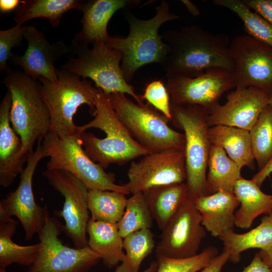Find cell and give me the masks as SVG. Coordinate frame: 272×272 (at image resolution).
Returning <instances> with one entry per match:
<instances>
[{
    "mask_svg": "<svg viewBox=\"0 0 272 272\" xmlns=\"http://www.w3.org/2000/svg\"><path fill=\"white\" fill-rule=\"evenodd\" d=\"M162 36L168 46L161 64L166 75L193 78L213 69L233 71L230 41L225 33L214 34L192 25L167 30Z\"/></svg>",
    "mask_w": 272,
    "mask_h": 272,
    "instance_id": "1",
    "label": "cell"
},
{
    "mask_svg": "<svg viewBox=\"0 0 272 272\" xmlns=\"http://www.w3.org/2000/svg\"><path fill=\"white\" fill-rule=\"evenodd\" d=\"M95 107L93 119L78 128L84 151L94 162L105 169L149 154L131 137L100 89Z\"/></svg>",
    "mask_w": 272,
    "mask_h": 272,
    "instance_id": "2",
    "label": "cell"
},
{
    "mask_svg": "<svg viewBox=\"0 0 272 272\" xmlns=\"http://www.w3.org/2000/svg\"><path fill=\"white\" fill-rule=\"evenodd\" d=\"M126 18L129 26L128 35L125 37L110 36L105 44L122 54L121 67L128 82L142 66L152 63H162L168 46L159 34V29L164 23L179 17L170 11L167 1H162L151 19L142 20L129 13Z\"/></svg>",
    "mask_w": 272,
    "mask_h": 272,
    "instance_id": "3",
    "label": "cell"
},
{
    "mask_svg": "<svg viewBox=\"0 0 272 272\" xmlns=\"http://www.w3.org/2000/svg\"><path fill=\"white\" fill-rule=\"evenodd\" d=\"M57 79L51 81L38 79L39 89L49 111V132L59 137L79 134V126L73 117L82 105L86 104L93 115L99 89L91 83L67 71L57 69Z\"/></svg>",
    "mask_w": 272,
    "mask_h": 272,
    "instance_id": "4",
    "label": "cell"
},
{
    "mask_svg": "<svg viewBox=\"0 0 272 272\" xmlns=\"http://www.w3.org/2000/svg\"><path fill=\"white\" fill-rule=\"evenodd\" d=\"M3 84L11 95L10 120L23 144L22 154L28 157L36 141H42L49 131L48 109L41 95L38 81L23 71L6 73Z\"/></svg>",
    "mask_w": 272,
    "mask_h": 272,
    "instance_id": "5",
    "label": "cell"
},
{
    "mask_svg": "<svg viewBox=\"0 0 272 272\" xmlns=\"http://www.w3.org/2000/svg\"><path fill=\"white\" fill-rule=\"evenodd\" d=\"M173 125L184 131L187 198H196L210 194L207 171L211 143L209 140V112L198 106L171 104Z\"/></svg>",
    "mask_w": 272,
    "mask_h": 272,
    "instance_id": "6",
    "label": "cell"
},
{
    "mask_svg": "<svg viewBox=\"0 0 272 272\" xmlns=\"http://www.w3.org/2000/svg\"><path fill=\"white\" fill-rule=\"evenodd\" d=\"M107 96L119 119L149 154L173 148L184 149V133L171 128L169 119L151 105L135 103L122 93Z\"/></svg>",
    "mask_w": 272,
    "mask_h": 272,
    "instance_id": "7",
    "label": "cell"
},
{
    "mask_svg": "<svg viewBox=\"0 0 272 272\" xmlns=\"http://www.w3.org/2000/svg\"><path fill=\"white\" fill-rule=\"evenodd\" d=\"M80 133L59 137L48 132L42 141L45 157H49L46 169L69 172L78 178L88 190L114 191L125 195L130 193L125 185L115 183V175L106 172L86 153Z\"/></svg>",
    "mask_w": 272,
    "mask_h": 272,
    "instance_id": "8",
    "label": "cell"
},
{
    "mask_svg": "<svg viewBox=\"0 0 272 272\" xmlns=\"http://www.w3.org/2000/svg\"><path fill=\"white\" fill-rule=\"evenodd\" d=\"M76 55L63 64L61 69L83 79H91L95 87L109 95L113 93L127 94L139 104L144 103L142 95L137 94L133 86L125 79L121 67L122 54L105 43L88 45L73 42Z\"/></svg>",
    "mask_w": 272,
    "mask_h": 272,
    "instance_id": "9",
    "label": "cell"
},
{
    "mask_svg": "<svg viewBox=\"0 0 272 272\" xmlns=\"http://www.w3.org/2000/svg\"><path fill=\"white\" fill-rule=\"evenodd\" d=\"M63 226L50 215L37 234L41 248L27 272H88L100 259L88 246L70 247L58 238Z\"/></svg>",
    "mask_w": 272,
    "mask_h": 272,
    "instance_id": "10",
    "label": "cell"
},
{
    "mask_svg": "<svg viewBox=\"0 0 272 272\" xmlns=\"http://www.w3.org/2000/svg\"><path fill=\"white\" fill-rule=\"evenodd\" d=\"M165 85L171 104L198 106L209 113L219 103L227 91L236 88L233 72L223 69L209 70L190 78L179 75H166Z\"/></svg>",
    "mask_w": 272,
    "mask_h": 272,
    "instance_id": "11",
    "label": "cell"
},
{
    "mask_svg": "<svg viewBox=\"0 0 272 272\" xmlns=\"http://www.w3.org/2000/svg\"><path fill=\"white\" fill-rule=\"evenodd\" d=\"M42 175L64 198L62 210L57 213L65 222L62 231L72 240L75 248L88 246L87 228L90 217L88 188L78 178L66 171L46 169Z\"/></svg>",
    "mask_w": 272,
    "mask_h": 272,
    "instance_id": "12",
    "label": "cell"
},
{
    "mask_svg": "<svg viewBox=\"0 0 272 272\" xmlns=\"http://www.w3.org/2000/svg\"><path fill=\"white\" fill-rule=\"evenodd\" d=\"M229 50L236 88L253 87L272 95V47L244 34L230 41Z\"/></svg>",
    "mask_w": 272,
    "mask_h": 272,
    "instance_id": "13",
    "label": "cell"
},
{
    "mask_svg": "<svg viewBox=\"0 0 272 272\" xmlns=\"http://www.w3.org/2000/svg\"><path fill=\"white\" fill-rule=\"evenodd\" d=\"M125 185L130 193L149 188L184 183L186 180L184 149H169L145 155L131 162Z\"/></svg>",
    "mask_w": 272,
    "mask_h": 272,
    "instance_id": "14",
    "label": "cell"
},
{
    "mask_svg": "<svg viewBox=\"0 0 272 272\" xmlns=\"http://www.w3.org/2000/svg\"><path fill=\"white\" fill-rule=\"evenodd\" d=\"M41 143L42 141H38L35 150L29 155L17 188L0 201V208L7 215L19 219L25 231L26 240H31L41 230L49 216L46 207L36 203L32 189L35 169L40 161L46 157Z\"/></svg>",
    "mask_w": 272,
    "mask_h": 272,
    "instance_id": "15",
    "label": "cell"
},
{
    "mask_svg": "<svg viewBox=\"0 0 272 272\" xmlns=\"http://www.w3.org/2000/svg\"><path fill=\"white\" fill-rule=\"evenodd\" d=\"M206 229L194 202L187 199L162 230L156 246L157 257L183 258L197 254Z\"/></svg>",
    "mask_w": 272,
    "mask_h": 272,
    "instance_id": "16",
    "label": "cell"
},
{
    "mask_svg": "<svg viewBox=\"0 0 272 272\" xmlns=\"http://www.w3.org/2000/svg\"><path fill=\"white\" fill-rule=\"evenodd\" d=\"M271 95L255 87L236 88L209 113L210 127L227 125L250 131L263 109L269 104Z\"/></svg>",
    "mask_w": 272,
    "mask_h": 272,
    "instance_id": "17",
    "label": "cell"
},
{
    "mask_svg": "<svg viewBox=\"0 0 272 272\" xmlns=\"http://www.w3.org/2000/svg\"><path fill=\"white\" fill-rule=\"evenodd\" d=\"M23 36L28 42L27 49L23 55L12 53L10 60L36 80L40 78L56 80L57 69L54 63L67 53V47L61 41L50 43L32 25L25 26Z\"/></svg>",
    "mask_w": 272,
    "mask_h": 272,
    "instance_id": "18",
    "label": "cell"
},
{
    "mask_svg": "<svg viewBox=\"0 0 272 272\" xmlns=\"http://www.w3.org/2000/svg\"><path fill=\"white\" fill-rule=\"evenodd\" d=\"M140 3L139 0L82 1L78 11L83 13L82 28L73 42L86 45L106 43L110 37L108 24L114 14L120 9L137 7Z\"/></svg>",
    "mask_w": 272,
    "mask_h": 272,
    "instance_id": "19",
    "label": "cell"
},
{
    "mask_svg": "<svg viewBox=\"0 0 272 272\" xmlns=\"http://www.w3.org/2000/svg\"><path fill=\"white\" fill-rule=\"evenodd\" d=\"M12 98L7 90L0 103V185L11 186L23 171L28 157L22 154V141L10 120Z\"/></svg>",
    "mask_w": 272,
    "mask_h": 272,
    "instance_id": "20",
    "label": "cell"
},
{
    "mask_svg": "<svg viewBox=\"0 0 272 272\" xmlns=\"http://www.w3.org/2000/svg\"><path fill=\"white\" fill-rule=\"evenodd\" d=\"M193 202L201 214L202 225L212 236L219 238L233 230L234 211L240 205L233 192L219 191L200 196Z\"/></svg>",
    "mask_w": 272,
    "mask_h": 272,
    "instance_id": "21",
    "label": "cell"
},
{
    "mask_svg": "<svg viewBox=\"0 0 272 272\" xmlns=\"http://www.w3.org/2000/svg\"><path fill=\"white\" fill-rule=\"evenodd\" d=\"M260 188L252 179L242 177L235 182L233 193L239 201L240 208L235 214V226L248 229L257 217L272 212V195Z\"/></svg>",
    "mask_w": 272,
    "mask_h": 272,
    "instance_id": "22",
    "label": "cell"
},
{
    "mask_svg": "<svg viewBox=\"0 0 272 272\" xmlns=\"http://www.w3.org/2000/svg\"><path fill=\"white\" fill-rule=\"evenodd\" d=\"M88 246L97 253L108 268L121 263L125 256L123 238L117 224L96 221L90 218L87 228Z\"/></svg>",
    "mask_w": 272,
    "mask_h": 272,
    "instance_id": "23",
    "label": "cell"
},
{
    "mask_svg": "<svg viewBox=\"0 0 272 272\" xmlns=\"http://www.w3.org/2000/svg\"><path fill=\"white\" fill-rule=\"evenodd\" d=\"M208 135L211 144L222 148L240 168L246 166L251 170L255 169L249 130L230 126L215 125L209 127Z\"/></svg>",
    "mask_w": 272,
    "mask_h": 272,
    "instance_id": "24",
    "label": "cell"
},
{
    "mask_svg": "<svg viewBox=\"0 0 272 272\" xmlns=\"http://www.w3.org/2000/svg\"><path fill=\"white\" fill-rule=\"evenodd\" d=\"M143 193L152 217L161 231L188 199L185 182L154 187Z\"/></svg>",
    "mask_w": 272,
    "mask_h": 272,
    "instance_id": "25",
    "label": "cell"
},
{
    "mask_svg": "<svg viewBox=\"0 0 272 272\" xmlns=\"http://www.w3.org/2000/svg\"><path fill=\"white\" fill-rule=\"evenodd\" d=\"M219 238L223 241L224 249L229 253V260L240 261L241 253L251 248L266 250L272 247V212L261 219L255 228L244 233H236L233 230L224 233Z\"/></svg>",
    "mask_w": 272,
    "mask_h": 272,
    "instance_id": "26",
    "label": "cell"
},
{
    "mask_svg": "<svg viewBox=\"0 0 272 272\" xmlns=\"http://www.w3.org/2000/svg\"><path fill=\"white\" fill-rule=\"evenodd\" d=\"M17 224L0 208V268L6 269L12 263L30 266L41 248L40 242L22 246L12 240Z\"/></svg>",
    "mask_w": 272,
    "mask_h": 272,
    "instance_id": "27",
    "label": "cell"
},
{
    "mask_svg": "<svg viewBox=\"0 0 272 272\" xmlns=\"http://www.w3.org/2000/svg\"><path fill=\"white\" fill-rule=\"evenodd\" d=\"M207 181L210 194L219 191L233 192L235 182L241 177V169L220 147L211 144Z\"/></svg>",
    "mask_w": 272,
    "mask_h": 272,
    "instance_id": "28",
    "label": "cell"
},
{
    "mask_svg": "<svg viewBox=\"0 0 272 272\" xmlns=\"http://www.w3.org/2000/svg\"><path fill=\"white\" fill-rule=\"evenodd\" d=\"M82 1L78 0H26L21 1L16 10L14 19L18 24L36 18L48 20L53 27L58 26L64 13L79 10Z\"/></svg>",
    "mask_w": 272,
    "mask_h": 272,
    "instance_id": "29",
    "label": "cell"
},
{
    "mask_svg": "<svg viewBox=\"0 0 272 272\" xmlns=\"http://www.w3.org/2000/svg\"><path fill=\"white\" fill-rule=\"evenodd\" d=\"M127 199L125 194L117 191L88 190L87 205L91 218L117 224L124 213Z\"/></svg>",
    "mask_w": 272,
    "mask_h": 272,
    "instance_id": "30",
    "label": "cell"
},
{
    "mask_svg": "<svg viewBox=\"0 0 272 272\" xmlns=\"http://www.w3.org/2000/svg\"><path fill=\"white\" fill-rule=\"evenodd\" d=\"M125 256L114 272H139L141 263L155 247L150 229L133 232L123 238Z\"/></svg>",
    "mask_w": 272,
    "mask_h": 272,
    "instance_id": "31",
    "label": "cell"
},
{
    "mask_svg": "<svg viewBox=\"0 0 272 272\" xmlns=\"http://www.w3.org/2000/svg\"><path fill=\"white\" fill-rule=\"evenodd\" d=\"M213 3L234 13L242 21L247 34L272 47V24L249 9L242 0H214Z\"/></svg>",
    "mask_w": 272,
    "mask_h": 272,
    "instance_id": "32",
    "label": "cell"
},
{
    "mask_svg": "<svg viewBox=\"0 0 272 272\" xmlns=\"http://www.w3.org/2000/svg\"><path fill=\"white\" fill-rule=\"evenodd\" d=\"M153 220L143 192H139L127 199L124 213L117 225L123 238L133 232L150 229Z\"/></svg>",
    "mask_w": 272,
    "mask_h": 272,
    "instance_id": "33",
    "label": "cell"
},
{
    "mask_svg": "<svg viewBox=\"0 0 272 272\" xmlns=\"http://www.w3.org/2000/svg\"><path fill=\"white\" fill-rule=\"evenodd\" d=\"M253 155L258 170L272 158V107L268 105L249 131Z\"/></svg>",
    "mask_w": 272,
    "mask_h": 272,
    "instance_id": "34",
    "label": "cell"
},
{
    "mask_svg": "<svg viewBox=\"0 0 272 272\" xmlns=\"http://www.w3.org/2000/svg\"><path fill=\"white\" fill-rule=\"evenodd\" d=\"M218 254L216 247L209 246L201 252L190 257H157L158 266L156 272H197L206 266Z\"/></svg>",
    "mask_w": 272,
    "mask_h": 272,
    "instance_id": "35",
    "label": "cell"
},
{
    "mask_svg": "<svg viewBox=\"0 0 272 272\" xmlns=\"http://www.w3.org/2000/svg\"><path fill=\"white\" fill-rule=\"evenodd\" d=\"M142 97L143 100H146L147 103L171 121L172 116L170 96L165 83L162 80H153L148 83Z\"/></svg>",
    "mask_w": 272,
    "mask_h": 272,
    "instance_id": "36",
    "label": "cell"
},
{
    "mask_svg": "<svg viewBox=\"0 0 272 272\" xmlns=\"http://www.w3.org/2000/svg\"><path fill=\"white\" fill-rule=\"evenodd\" d=\"M25 26L17 24L9 29L0 31V71L10 70L7 62L12 54V49L17 46L24 37Z\"/></svg>",
    "mask_w": 272,
    "mask_h": 272,
    "instance_id": "37",
    "label": "cell"
},
{
    "mask_svg": "<svg viewBox=\"0 0 272 272\" xmlns=\"http://www.w3.org/2000/svg\"><path fill=\"white\" fill-rule=\"evenodd\" d=\"M251 10L272 24V0H242Z\"/></svg>",
    "mask_w": 272,
    "mask_h": 272,
    "instance_id": "38",
    "label": "cell"
},
{
    "mask_svg": "<svg viewBox=\"0 0 272 272\" xmlns=\"http://www.w3.org/2000/svg\"><path fill=\"white\" fill-rule=\"evenodd\" d=\"M229 260V253L227 250L224 249L221 253L215 256L199 272H221Z\"/></svg>",
    "mask_w": 272,
    "mask_h": 272,
    "instance_id": "39",
    "label": "cell"
},
{
    "mask_svg": "<svg viewBox=\"0 0 272 272\" xmlns=\"http://www.w3.org/2000/svg\"><path fill=\"white\" fill-rule=\"evenodd\" d=\"M241 272H270V271L258 252L255 254L250 264Z\"/></svg>",
    "mask_w": 272,
    "mask_h": 272,
    "instance_id": "40",
    "label": "cell"
},
{
    "mask_svg": "<svg viewBox=\"0 0 272 272\" xmlns=\"http://www.w3.org/2000/svg\"><path fill=\"white\" fill-rule=\"evenodd\" d=\"M272 173V158L262 169L253 175L252 180L261 187L264 180Z\"/></svg>",
    "mask_w": 272,
    "mask_h": 272,
    "instance_id": "41",
    "label": "cell"
},
{
    "mask_svg": "<svg viewBox=\"0 0 272 272\" xmlns=\"http://www.w3.org/2000/svg\"><path fill=\"white\" fill-rule=\"evenodd\" d=\"M21 2L19 0H1L0 11L4 13L16 10Z\"/></svg>",
    "mask_w": 272,
    "mask_h": 272,
    "instance_id": "42",
    "label": "cell"
},
{
    "mask_svg": "<svg viewBox=\"0 0 272 272\" xmlns=\"http://www.w3.org/2000/svg\"><path fill=\"white\" fill-rule=\"evenodd\" d=\"M259 254L263 261L268 266L270 272H272V247L266 250H260Z\"/></svg>",
    "mask_w": 272,
    "mask_h": 272,
    "instance_id": "43",
    "label": "cell"
},
{
    "mask_svg": "<svg viewBox=\"0 0 272 272\" xmlns=\"http://www.w3.org/2000/svg\"><path fill=\"white\" fill-rule=\"evenodd\" d=\"M181 3L185 6L188 11L194 17L200 15V10L195 4L188 0H182Z\"/></svg>",
    "mask_w": 272,
    "mask_h": 272,
    "instance_id": "44",
    "label": "cell"
},
{
    "mask_svg": "<svg viewBox=\"0 0 272 272\" xmlns=\"http://www.w3.org/2000/svg\"><path fill=\"white\" fill-rule=\"evenodd\" d=\"M158 266V261L154 260L152 261L148 268L142 272H156Z\"/></svg>",
    "mask_w": 272,
    "mask_h": 272,
    "instance_id": "45",
    "label": "cell"
},
{
    "mask_svg": "<svg viewBox=\"0 0 272 272\" xmlns=\"http://www.w3.org/2000/svg\"><path fill=\"white\" fill-rule=\"evenodd\" d=\"M268 105L272 107V95L270 97Z\"/></svg>",
    "mask_w": 272,
    "mask_h": 272,
    "instance_id": "46",
    "label": "cell"
},
{
    "mask_svg": "<svg viewBox=\"0 0 272 272\" xmlns=\"http://www.w3.org/2000/svg\"><path fill=\"white\" fill-rule=\"evenodd\" d=\"M0 272H8V271L6 270V269L0 268Z\"/></svg>",
    "mask_w": 272,
    "mask_h": 272,
    "instance_id": "47",
    "label": "cell"
}]
</instances>
